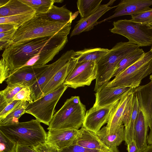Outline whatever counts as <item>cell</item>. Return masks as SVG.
Here are the masks:
<instances>
[{
  "instance_id": "cell-1",
  "label": "cell",
  "mask_w": 152,
  "mask_h": 152,
  "mask_svg": "<svg viewBox=\"0 0 152 152\" xmlns=\"http://www.w3.org/2000/svg\"><path fill=\"white\" fill-rule=\"evenodd\" d=\"M68 41L65 36L37 38L10 45L2 56L11 71L24 66L44 65L53 59Z\"/></svg>"
},
{
  "instance_id": "cell-2",
  "label": "cell",
  "mask_w": 152,
  "mask_h": 152,
  "mask_svg": "<svg viewBox=\"0 0 152 152\" xmlns=\"http://www.w3.org/2000/svg\"><path fill=\"white\" fill-rule=\"evenodd\" d=\"M72 22L49 21L35 15L18 28L10 45L38 38L67 36L71 28Z\"/></svg>"
},
{
  "instance_id": "cell-3",
  "label": "cell",
  "mask_w": 152,
  "mask_h": 152,
  "mask_svg": "<svg viewBox=\"0 0 152 152\" xmlns=\"http://www.w3.org/2000/svg\"><path fill=\"white\" fill-rule=\"evenodd\" d=\"M139 47L129 42L117 43L97 63V72L94 91L96 92L109 82L119 62Z\"/></svg>"
},
{
  "instance_id": "cell-4",
  "label": "cell",
  "mask_w": 152,
  "mask_h": 152,
  "mask_svg": "<svg viewBox=\"0 0 152 152\" xmlns=\"http://www.w3.org/2000/svg\"><path fill=\"white\" fill-rule=\"evenodd\" d=\"M0 131L19 145L33 147L46 142L47 133L36 119L0 126Z\"/></svg>"
},
{
  "instance_id": "cell-5",
  "label": "cell",
  "mask_w": 152,
  "mask_h": 152,
  "mask_svg": "<svg viewBox=\"0 0 152 152\" xmlns=\"http://www.w3.org/2000/svg\"><path fill=\"white\" fill-rule=\"evenodd\" d=\"M86 112L79 96H72L53 115L47 129L79 130L83 126Z\"/></svg>"
},
{
  "instance_id": "cell-6",
  "label": "cell",
  "mask_w": 152,
  "mask_h": 152,
  "mask_svg": "<svg viewBox=\"0 0 152 152\" xmlns=\"http://www.w3.org/2000/svg\"><path fill=\"white\" fill-rule=\"evenodd\" d=\"M152 73V52L145 53L137 61L115 76L106 85L109 87L125 86L134 89L142 80Z\"/></svg>"
},
{
  "instance_id": "cell-7",
  "label": "cell",
  "mask_w": 152,
  "mask_h": 152,
  "mask_svg": "<svg viewBox=\"0 0 152 152\" xmlns=\"http://www.w3.org/2000/svg\"><path fill=\"white\" fill-rule=\"evenodd\" d=\"M113 25L111 32L125 37L139 47L152 46V28L148 24L124 19L113 22Z\"/></svg>"
},
{
  "instance_id": "cell-8",
  "label": "cell",
  "mask_w": 152,
  "mask_h": 152,
  "mask_svg": "<svg viewBox=\"0 0 152 152\" xmlns=\"http://www.w3.org/2000/svg\"><path fill=\"white\" fill-rule=\"evenodd\" d=\"M68 87L64 83L53 92L29 103L25 113L34 117L40 123L49 126L58 102Z\"/></svg>"
},
{
  "instance_id": "cell-9",
  "label": "cell",
  "mask_w": 152,
  "mask_h": 152,
  "mask_svg": "<svg viewBox=\"0 0 152 152\" xmlns=\"http://www.w3.org/2000/svg\"><path fill=\"white\" fill-rule=\"evenodd\" d=\"M97 63L93 61L78 63L73 65L64 84L74 89L90 86L96 79Z\"/></svg>"
},
{
  "instance_id": "cell-10",
  "label": "cell",
  "mask_w": 152,
  "mask_h": 152,
  "mask_svg": "<svg viewBox=\"0 0 152 152\" xmlns=\"http://www.w3.org/2000/svg\"><path fill=\"white\" fill-rule=\"evenodd\" d=\"M75 52L73 50L64 53L57 60L49 64L37 81L29 87L33 101L42 97L43 90L54 75L62 67L68 63L74 56Z\"/></svg>"
},
{
  "instance_id": "cell-11",
  "label": "cell",
  "mask_w": 152,
  "mask_h": 152,
  "mask_svg": "<svg viewBox=\"0 0 152 152\" xmlns=\"http://www.w3.org/2000/svg\"><path fill=\"white\" fill-rule=\"evenodd\" d=\"M49 65H35L22 67L10 71L6 81L7 85H19L30 87L37 80Z\"/></svg>"
},
{
  "instance_id": "cell-12",
  "label": "cell",
  "mask_w": 152,
  "mask_h": 152,
  "mask_svg": "<svg viewBox=\"0 0 152 152\" xmlns=\"http://www.w3.org/2000/svg\"><path fill=\"white\" fill-rule=\"evenodd\" d=\"M117 102L102 107H92L86 112L82 126L96 133L103 125L107 123L110 112Z\"/></svg>"
},
{
  "instance_id": "cell-13",
  "label": "cell",
  "mask_w": 152,
  "mask_h": 152,
  "mask_svg": "<svg viewBox=\"0 0 152 152\" xmlns=\"http://www.w3.org/2000/svg\"><path fill=\"white\" fill-rule=\"evenodd\" d=\"M138 99L140 108L145 119L146 128H152V80L144 85L133 89Z\"/></svg>"
},
{
  "instance_id": "cell-14",
  "label": "cell",
  "mask_w": 152,
  "mask_h": 152,
  "mask_svg": "<svg viewBox=\"0 0 152 152\" xmlns=\"http://www.w3.org/2000/svg\"><path fill=\"white\" fill-rule=\"evenodd\" d=\"M152 5V0H122L116 6L111 16L98 22L97 24L114 18L124 15H132L148 10Z\"/></svg>"
},
{
  "instance_id": "cell-15",
  "label": "cell",
  "mask_w": 152,
  "mask_h": 152,
  "mask_svg": "<svg viewBox=\"0 0 152 152\" xmlns=\"http://www.w3.org/2000/svg\"><path fill=\"white\" fill-rule=\"evenodd\" d=\"M131 89L127 87L106 85L95 94V101L93 107H102L112 104L120 99Z\"/></svg>"
},
{
  "instance_id": "cell-16",
  "label": "cell",
  "mask_w": 152,
  "mask_h": 152,
  "mask_svg": "<svg viewBox=\"0 0 152 152\" xmlns=\"http://www.w3.org/2000/svg\"><path fill=\"white\" fill-rule=\"evenodd\" d=\"M78 130H49L46 143L57 151L72 145L78 134Z\"/></svg>"
},
{
  "instance_id": "cell-17",
  "label": "cell",
  "mask_w": 152,
  "mask_h": 152,
  "mask_svg": "<svg viewBox=\"0 0 152 152\" xmlns=\"http://www.w3.org/2000/svg\"><path fill=\"white\" fill-rule=\"evenodd\" d=\"M115 7L116 6L110 7L107 4L101 5L95 11L85 18H80L77 22L71 33L70 37L92 30L97 25L99 19L107 11Z\"/></svg>"
},
{
  "instance_id": "cell-18",
  "label": "cell",
  "mask_w": 152,
  "mask_h": 152,
  "mask_svg": "<svg viewBox=\"0 0 152 152\" xmlns=\"http://www.w3.org/2000/svg\"><path fill=\"white\" fill-rule=\"evenodd\" d=\"M73 143L88 149L104 152L113 151L102 142L96 133L83 126L78 130V134Z\"/></svg>"
},
{
  "instance_id": "cell-19",
  "label": "cell",
  "mask_w": 152,
  "mask_h": 152,
  "mask_svg": "<svg viewBox=\"0 0 152 152\" xmlns=\"http://www.w3.org/2000/svg\"><path fill=\"white\" fill-rule=\"evenodd\" d=\"M132 89L128 91L115 103L110 115L106 126L108 134L115 132L123 124L124 113L128 97Z\"/></svg>"
},
{
  "instance_id": "cell-20",
  "label": "cell",
  "mask_w": 152,
  "mask_h": 152,
  "mask_svg": "<svg viewBox=\"0 0 152 152\" xmlns=\"http://www.w3.org/2000/svg\"><path fill=\"white\" fill-rule=\"evenodd\" d=\"M79 13L78 11L73 14L65 6L59 7L53 4L46 13L35 15L42 19L49 21L68 22H72Z\"/></svg>"
},
{
  "instance_id": "cell-21",
  "label": "cell",
  "mask_w": 152,
  "mask_h": 152,
  "mask_svg": "<svg viewBox=\"0 0 152 152\" xmlns=\"http://www.w3.org/2000/svg\"><path fill=\"white\" fill-rule=\"evenodd\" d=\"M77 61L74 56L68 63L54 75L44 88L42 91V96L53 92L64 83L68 75Z\"/></svg>"
},
{
  "instance_id": "cell-22",
  "label": "cell",
  "mask_w": 152,
  "mask_h": 152,
  "mask_svg": "<svg viewBox=\"0 0 152 152\" xmlns=\"http://www.w3.org/2000/svg\"><path fill=\"white\" fill-rule=\"evenodd\" d=\"M96 133L102 142L112 150L125 140V127L124 124L113 133H107L106 126H104Z\"/></svg>"
},
{
  "instance_id": "cell-23",
  "label": "cell",
  "mask_w": 152,
  "mask_h": 152,
  "mask_svg": "<svg viewBox=\"0 0 152 152\" xmlns=\"http://www.w3.org/2000/svg\"><path fill=\"white\" fill-rule=\"evenodd\" d=\"M148 132L143 114L140 109L135 124L134 135V140L140 152L143 151L148 146Z\"/></svg>"
},
{
  "instance_id": "cell-24",
  "label": "cell",
  "mask_w": 152,
  "mask_h": 152,
  "mask_svg": "<svg viewBox=\"0 0 152 152\" xmlns=\"http://www.w3.org/2000/svg\"><path fill=\"white\" fill-rule=\"evenodd\" d=\"M34 12L35 11L20 0H9L5 4L0 7V18Z\"/></svg>"
},
{
  "instance_id": "cell-25",
  "label": "cell",
  "mask_w": 152,
  "mask_h": 152,
  "mask_svg": "<svg viewBox=\"0 0 152 152\" xmlns=\"http://www.w3.org/2000/svg\"><path fill=\"white\" fill-rule=\"evenodd\" d=\"M109 50L100 48H86L76 51L75 57L78 63L90 61L97 63Z\"/></svg>"
},
{
  "instance_id": "cell-26",
  "label": "cell",
  "mask_w": 152,
  "mask_h": 152,
  "mask_svg": "<svg viewBox=\"0 0 152 152\" xmlns=\"http://www.w3.org/2000/svg\"><path fill=\"white\" fill-rule=\"evenodd\" d=\"M132 112L127 128L125 129V140L127 145L134 140V131L135 122L140 110L139 101L136 94L134 92Z\"/></svg>"
},
{
  "instance_id": "cell-27",
  "label": "cell",
  "mask_w": 152,
  "mask_h": 152,
  "mask_svg": "<svg viewBox=\"0 0 152 152\" xmlns=\"http://www.w3.org/2000/svg\"><path fill=\"white\" fill-rule=\"evenodd\" d=\"M145 53L142 49L139 48L129 53L118 63L112 77L116 76L137 61Z\"/></svg>"
},
{
  "instance_id": "cell-28",
  "label": "cell",
  "mask_w": 152,
  "mask_h": 152,
  "mask_svg": "<svg viewBox=\"0 0 152 152\" xmlns=\"http://www.w3.org/2000/svg\"><path fill=\"white\" fill-rule=\"evenodd\" d=\"M29 103L27 101H21L10 113L0 121V126L18 123L19 118L25 113V111Z\"/></svg>"
},
{
  "instance_id": "cell-29",
  "label": "cell",
  "mask_w": 152,
  "mask_h": 152,
  "mask_svg": "<svg viewBox=\"0 0 152 152\" xmlns=\"http://www.w3.org/2000/svg\"><path fill=\"white\" fill-rule=\"evenodd\" d=\"M23 86L19 85H7V87L0 92V112L8 104L13 101V98Z\"/></svg>"
},
{
  "instance_id": "cell-30",
  "label": "cell",
  "mask_w": 152,
  "mask_h": 152,
  "mask_svg": "<svg viewBox=\"0 0 152 152\" xmlns=\"http://www.w3.org/2000/svg\"><path fill=\"white\" fill-rule=\"evenodd\" d=\"M102 0H78L77 4L80 18H85L92 13L101 5Z\"/></svg>"
},
{
  "instance_id": "cell-31",
  "label": "cell",
  "mask_w": 152,
  "mask_h": 152,
  "mask_svg": "<svg viewBox=\"0 0 152 152\" xmlns=\"http://www.w3.org/2000/svg\"><path fill=\"white\" fill-rule=\"evenodd\" d=\"M34 10L36 14L46 13L54 4L53 0H20Z\"/></svg>"
},
{
  "instance_id": "cell-32",
  "label": "cell",
  "mask_w": 152,
  "mask_h": 152,
  "mask_svg": "<svg viewBox=\"0 0 152 152\" xmlns=\"http://www.w3.org/2000/svg\"><path fill=\"white\" fill-rule=\"evenodd\" d=\"M35 12L13 16L0 17V24L9 23L18 28L35 15Z\"/></svg>"
},
{
  "instance_id": "cell-33",
  "label": "cell",
  "mask_w": 152,
  "mask_h": 152,
  "mask_svg": "<svg viewBox=\"0 0 152 152\" xmlns=\"http://www.w3.org/2000/svg\"><path fill=\"white\" fill-rule=\"evenodd\" d=\"M16 145L0 131V152H15Z\"/></svg>"
},
{
  "instance_id": "cell-34",
  "label": "cell",
  "mask_w": 152,
  "mask_h": 152,
  "mask_svg": "<svg viewBox=\"0 0 152 152\" xmlns=\"http://www.w3.org/2000/svg\"><path fill=\"white\" fill-rule=\"evenodd\" d=\"M131 21L146 24L152 23V8L131 15Z\"/></svg>"
},
{
  "instance_id": "cell-35",
  "label": "cell",
  "mask_w": 152,
  "mask_h": 152,
  "mask_svg": "<svg viewBox=\"0 0 152 152\" xmlns=\"http://www.w3.org/2000/svg\"><path fill=\"white\" fill-rule=\"evenodd\" d=\"M18 28H15L6 32L0 33V50H4L11 43V41Z\"/></svg>"
},
{
  "instance_id": "cell-36",
  "label": "cell",
  "mask_w": 152,
  "mask_h": 152,
  "mask_svg": "<svg viewBox=\"0 0 152 152\" xmlns=\"http://www.w3.org/2000/svg\"><path fill=\"white\" fill-rule=\"evenodd\" d=\"M27 101L29 103L33 102L31 91L29 87H24L20 90L13 98V101Z\"/></svg>"
},
{
  "instance_id": "cell-37",
  "label": "cell",
  "mask_w": 152,
  "mask_h": 152,
  "mask_svg": "<svg viewBox=\"0 0 152 152\" xmlns=\"http://www.w3.org/2000/svg\"><path fill=\"white\" fill-rule=\"evenodd\" d=\"M10 71L9 64L2 58L0 61V83L1 84L5 80H6L10 75Z\"/></svg>"
},
{
  "instance_id": "cell-38",
  "label": "cell",
  "mask_w": 152,
  "mask_h": 152,
  "mask_svg": "<svg viewBox=\"0 0 152 152\" xmlns=\"http://www.w3.org/2000/svg\"><path fill=\"white\" fill-rule=\"evenodd\" d=\"M57 152H107L98 150L88 149L73 143L71 145L60 150Z\"/></svg>"
},
{
  "instance_id": "cell-39",
  "label": "cell",
  "mask_w": 152,
  "mask_h": 152,
  "mask_svg": "<svg viewBox=\"0 0 152 152\" xmlns=\"http://www.w3.org/2000/svg\"><path fill=\"white\" fill-rule=\"evenodd\" d=\"M20 100H14L7 105L0 112V121L4 119L13 109Z\"/></svg>"
},
{
  "instance_id": "cell-40",
  "label": "cell",
  "mask_w": 152,
  "mask_h": 152,
  "mask_svg": "<svg viewBox=\"0 0 152 152\" xmlns=\"http://www.w3.org/2000/svg\"><path fill=\"white\" fill-rule=\"evenodd\" d=\"M32 148L37 152H57V150L47 143H41Z\"/></svg>"
},
{
  "instance_id": "cell-41",
  "label": "cell",
  "mask_w": 152,
  "mask_h": 152,
  "mask_svg": "<svg viewBox=\"0 0 152 152\" xmlns=\"http://www.w3.org/2000/svg\"><path fill=\"white\" fill-rule=\"evenodd\" d=\"M15 152H37L32 148L17 144Z\"/></svg>"
},
{
  "instance_id": "cell-42",
  "label": "cell",
  "mask_w": 152,
  "mask_h": 152,
  "mask_svg": "<svg viewBox=\"0 0 152 152\" xmlns=\"http://www.w3.org/2000/svg\"><path fill=\"white\" fill-rule=\"evenodd\" d=\"M15 28H18L12 24L9 23L0 24V33L8 31Z\"/></svg>"
},
{
  "instance_id": "cell-43",
  "label": "cell",
  "mask_w": 152,
  "mask_h": 152,
  "mask_svg": "<svg viewBox=\"0 0 152 152\" xmlns=\"http://www.w3.org/2000/svg\"><path fill=\"white\" fill-rule=\"evenodd\" d=\"M127 146L128 152H140L134 140L131 141Z\"/></svg>"
},
{
  "instance_id": "cell-44",
  "label": "cell",
  "mask_w": 152,
  "mask_h": 152,
  "mask_svg": "<svg viewBox=\"0 0 152 152\" xmlns=\"http://www.w3.org/2000/svg\"><path fill=\"white\" fill-rule=\"evenodd\" d=\"M147 136V142L148 145L152 144V128Z\"/></svg>"
},
{
  "instance_id": "cell-45",
  "label": "cell",
  "mask_w": 152,
  "mask_h": 152,
  "mask_svg": "<svg viewBox=\"0 0 152 152\" xmlns=\"http://www.w3.org/2000/svg\"><path fill=\"white\" fill-rule=\"evenodd\" d=\"M142 152H152V144L148 145L147 148Z\"/></svg>"
},
{
  "instance_id": "cell-46",
  "label": "cell",
  "mask_w": 152,
  "mask_h": 152,
  "mask_svg": "<svg viewBox=\"0 0 152 152\" xmlns=\"http://www.w3.org/2000/svg\"><path fill=\"white\" fill-rule=\"evenodd\" d=\"M9 0H0V7L3 6L5 4L9 1Z\"/></svg>"
},
{
  "instance_id": "cell-47",
  "label": "cell",
  "mask_w": 152,
  "mask_h": 152,
  "mask_svg": "<svg viewBox=\"0 0 152 152\" xmlns=\"http://www.w3.org/2000/svg\"><path fill=\"white\" fill-rule=\"evenodd\" d=\"M115 1V0H110V1L107 4L108 5V6H110V5H112V4H113L114 2Z\"/></svg>"
},
{
  "instance_id": "cell-48",
  "label": "cell",
  "mask_w": 152,
  "mask_h": 152,
  "mask_svg": "<svg viewBox=\"0 0 152 152\" xmlns=\"http://www.w3.org/2000/svg\"><path fill=\"white\" fill-rule=\"evenodd\" d=\"M64 1L62 0H53L54 3H61Z\"/></svg>"
},
{
  "instance_id": "cell-49",
  "label": "cell",
  "mask_w": 152,
  "mask_h": 152,
  "mask_svg": "<svg viewBox=\"0 0 152 152\" xmlns=\"http://www.w3.org/2000/svg\"><path fill=\"white\" fill-rule=\"evenodd\" d=\"M148 25L150 28H152V23L149 24H148Z\"/></svg>"
},
{
  "instance_id": "cell-50",
  "label": "cell",
  "mask_w": 152,
  "mask_h": 152,
  "mask_svg": "<svg viewBox=\"0 0 152 152\" xmlns=\"http://www.w3.org/2000/svg\"><path fill=\"white\" fill-rule=\"evenodd\" d=\"M150 79L151 80H152V73L150 76Z\"/></svg>"
},
{
  "instance_id": "cell-51",
  "label": "cell",
  "mask_w": 152,
  "mask_h": 152,
  "mask_svg": "<svg viewBox=\"0 0 152 152\" xmlns=\"http://www.w3.org/2000/svg\"><path fill=\"white\" fill-rule=\"evenodd\" d=\"M151 51V52H152V46H151V48L150 49V50Z\"/></svg>"
},
{
  "instance_id": "cell-52",
  "label": "cell",
  "mask_w": 152,
  "mask_h": 152,
  "mask_svg": "<svg viewBox=\"0 0 152 152\" xmlns=\"http://www.w3.org/2000/svg\"><path fill=\"white\" fill-rule=\"evenodd\" d=\"M114 152L113 151V152Z\"/></svg>"
},
{
  "instance_id": "cell-53",
  "label": "cell",
  "mask_w": 152,
  "mask_h": 152,
  "mask_svg": "<svg viewBox=\"0 0 152 152\" xmlns=\"http://www.w3.org/2000/svg\"><path fill=\"white\" fill-rule=\"evenodd\" d=\"M114 152V151H113Z\"/></svg>"
}]
</instances>
